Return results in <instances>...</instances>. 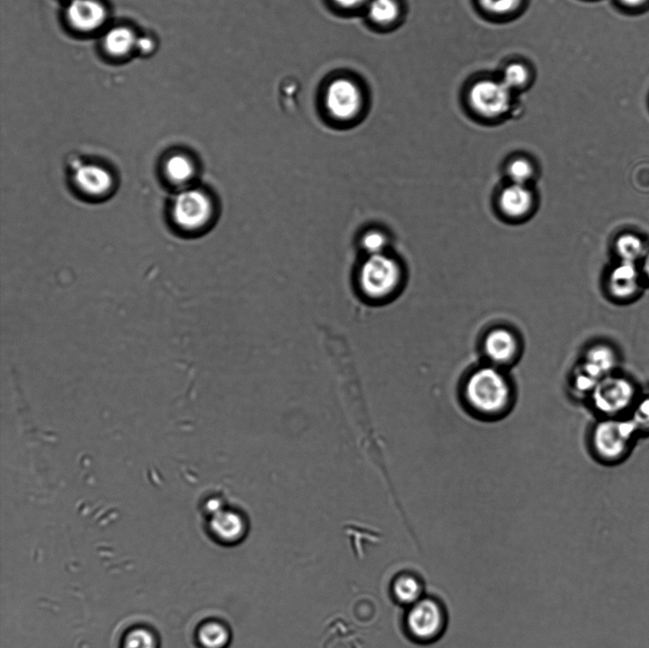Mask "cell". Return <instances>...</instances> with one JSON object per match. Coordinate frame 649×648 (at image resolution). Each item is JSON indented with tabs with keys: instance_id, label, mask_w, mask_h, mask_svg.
<instances>
[{
	"instance_id": "8992f818",
	"label": "cell",
	"mask_w": 649,
	"mask_h": 648,
	"mask_svg": "<svg viewBox=\"0 0 649 648\" xmlns=\"http://www.w3.org/2000/svg\"><path fill=\"white\" fill-rule=\"evenodd\" d=\"M590 397L598 413L607 418H615L633 408L636 390L630 380L612 375L602 379Z\"/></svg>"
},
{
	"instance_id": "ffe728a7",
	"label": "cell",
	"mask_w": 649,
	"mask_h": 648,
	"mask_svg": "<svg viewBox=\"0 0 649 648\" xmlns=\"http://www.w3.org/2000/svg\"><path fill=\"white\" fill-rule=\"evenodd\" d=\"M506 174L512 184L530 186L537 175V170L530 159L517 157L507 164Z\"/></svg>"
},
{
	"instance_id": "6da1fadb",
	"label": "cell",
	"mask_w": 649,
	"mask_h": 648,
	"mask_svg": "<svg viewBox=\"0 0 649 648\" xmlns=\"http://www.w3.org/2000/svg\"><path fill=\"white\" fill-rule=\"evenodd\" d=\"M468 408L485 418H498L510 411L514 391L501 368L488 364L477 368L464 384Z\"/></svg>"
},
{
	"instance_id": "5b68a950",
	"label": "cell",
	"mask_w": 649,
	"mask_h": 648,
	"mask_svg": "<svg viewBox=\"0 0 649 648\" xmlns=\"http://www.w3.org/2000/svg\"><path fill=\"white\" fill-rule=\"evenodd\" d=\"M638 430L631 422L606 418L592 435V446L598 460L615 464L625 460L633 447Z\"/></svg>"
},
{
	"instance_id": "cb8c5ba5",
	"label": "cell",
	"mask_w": 649,
	"mask_h": 648,
	"mask_svg": "<svg viewBox=\"0 0 649 648\" xmlns=\"http://www.w3.org/2000/svg\"><path fill=\"white\" fill-rule=\"evenodd\" d=\"M633 417L631 423L636 430L649 433V396L643 398L633 406Z\"/></svg>"
},
{
	"instance_id": "8fae6325",
	"label": "cell",
	"mask_w": 649,
	"mask_h": 648,
	"mask_svg": "<svg viewBox=\"0 0 649 648\" xmlns=\"http://www.w3.org/2000/svg\"><path fill=\"white\" fill-rule=\"evenodd\" d=\"M483 352L489 364L501 368L513 365L521 352L518 337L512 330L498 327L492 329L483 340Z\"/></svg>"
},
{
	"instance_id": "30bf717a",
	"label": "cell",
	"mask_w": 649,
	"mask_h": 648,
	"mask_svg": "<svg viewBox=\"0 0 649 648\" xmlns=\"http://www.w3.org/2000/svg\"><path fill=\"white\" fill-rule=\"evenodd\" d=\"M470 103L482 117L499 118L510 109L511 90L503 82L480 81L470 90Z\"/></svg>"
},
{
	"instance_id": "f1b7e54d",
	"label": "cell",
	"mask_w": 649,
	"mask_h": 648,
	"mask_svg": "<svg viewBox=\"0 0 649 648\" xmlns=\"http://www.w3.org/2000/svg\"><path fill=\"white\" fill-rule=\"evenodd\" d=\"M135 47L140 50V52L147 55L154 52L156 43L150 37L143 36L137 38Z\"/></svg>"
},
{
	"instance_id": "5bb4252c",
	"label": "cell",
	"mask_w": 649,
	"mask_h": 648,
	"mask_svg": "<svg viewBox=\"0 0 649 648\" xmlns=\"http://www.w3.org/2000/svg\"><path fill=\"white\" fill-rule=\"evenodd\" d=\"M162 173L170 185L183 189L190 187L197 174L195 161L184 152H175L164 159Z\"/></svg>"
},
{
	"instance_id": "4316f807",
	"label": "cell",
	"mask_w": 649,
	"mask_h": 648,
	"mask_svg": "<svg viewBox=\"0 0 649 648\" xmlns=\"http://www.w3.org/2000/svg\"><path fill=\"white\" fill-rule=\"evenodd\" d=\"M125 648H156V641L149 631L137 629L126 637Z\"/></svg>"
},
{
	"instance_id": "44dd1931",
	"label": "cell",
	"mask_w": 649,
	"mask_h": 648,
	"mask_svg": "<svg viewBox=\"0 0 649 648\" xmlns=\"http://www.w3.org/2000/svg\"><path fill=\"white\" fill-rule=\"evenodd\" d=\"M359 244L366 256L379 255L388 252L390 239L380 228H369L361 235Z\"/></svg>"
},
{
	"instance_id": "277c9868",
	"label": "cell",
	"mask_w": 649,
	"mask_h": 648,
	"mask_svg": "<svg viewBox=\"0 0 649 648\" xmlns=\"http://www.w3.org/2000/svg\"><path fill=\"white\" fill-rule=\"evenodd\" d=\"M216 213L214 199L200 187L183 188L171 202L170 218L176 230L185 234L205 232L212 225Z\"/></svg>"
},
{
	"instance_id": "ba28073f",
	"label": "cell",
	"mask_w": 649,
	"mask_h": 648,
	"mask_svg": "<svg viewBox=\"0 0 649 648\" xmlns=\"http://www.w3.org/2000/svg\"><path fill=\"white\" fill-rule=\"evenodd\" d=\"M617 362L614 350L607 346H595L584 353L574 377V389L579 395L591 396L600 381L614 375Z\"/></svg>"
},
{
	"instance_id": "7c38bea8",
	"label": "cell",
	"mask_w": 649,
	"mask_h": 648,
	"mask_svg": "<svg viewBox=\"0 0 649 648\" xmlns=\"http://www.w3.org/2000/svg\"><path fill=\"white\" fill-rule=\"evenodd\" d=\"M498 205L500 212L508 220H523L536 206V197L531 186L508 184L500 192Z\"/></svg>"
},
{
	"instance_id": "7a4b0ae2",
	"label": "cell",
	"mask_w": 649,
	"mask_h": 648,
	"mask_svg": "<svg viewBox=\"0 0 649 648\" xmlns=\"http://www.w3.org/2000/svg\"><path fill=\"white\" fill-rule=\"evenodd\" d=\"M319 100L323 116L338 126L357 123L368 107L365 85L349 72L330 75L322 85Z\"/></svg>"
},
{
	"instance_id": "603a6c76",
	"label": "cell",
	"mask_w": 649,
	"mask_h": 648,
	"mask_svg": "<svg viewBox=\"0 0 649 648\" xmlns=\"http://www.w3.org/2000/svg\"><path fill=\"white\" fill-rule=\"evenodd\" d=\"M617 251L623 262L634 263L645 251L642 240L635 235H622L617 240Z\"/></svg>"
},
{
	"instance_id": "9a60e30c",
	"label": "cell",
	"mask_w": 649,
	"mask_h": 648,
	"mask_svg": "<svg viewBox=\"0 0 649 648\" xmlns=\"http://www.w3.org/2000/svg\"><path fill=\"white\" fill-rule=\"evenodd\" d=\"M401 12L398 0H369L363 11L367 22L380 30L393 27L399 20Z\"/></svg>"
},
{
	"instance_id": "52a82bcc",
	"label": "cell",
	"mask_w": 649,
	"mask_h": 648,
	"mask_svg": "<svg viewBox=\"0 0 649 648\" xmlns=\"http://www.w3.org/2000/svg\"><path fill=\"white\" fill-rule=\"evenodd\" d=\"M406 628L419 643L437 641L447 628V614L437 600L423 598L410 606L406 616Z\"/></svg>"
},
{
	"instance_id": "9c48e42d",
	"label": "cell",
	"mask_w": 649,
	"mask_h": 648,
	"mask_svg": "<svg viewBox=\"0 0 649 648\" xmlns=\"http://www.w3.org/2000/svg\"><path fill=\"white\" fill-rule=\"evenodd\" d=\"M71 181L78 193L85 198H107L114 189L112 172L95 162L74 160L70 168Z\"/></svg>"
},
{
	"instance_id": "f546056e",
	"label": "cell",
	"mask_w": 649,
	"mask_h": 648,
	"mask_svg": "<svg viewBox=\"0 0 649 648\" xmlns=\"http://www.w3.org/2000/svg\"><path fill=\"white\" fill-rule=\"evenodd\" d=\"M621 2L625 5L636 7L644 4L647 0H621Z\"/></svg>"
},
{
	"instance_id": "d6986e66",
	"label": "cell",
	"mask_w": 649,
	"mask_h": 648,
	"mask_svg": "<svg viewBox=\"0 0 649 648\" xmlns=\"http://www.w3.org/2000/svg\"><path fill=\"white\" fill-rule=\"evenodd\" d=\"M137 37L126 27L111 29L105 36L104 46L107 52L113 57L128 55L136 45Z\"/></svg>"
},
{
	"instance_id": "3957f363",
	"label": "cell",
	"mask_w": 649,
	"mask_h": 648,
	"mask_svg": "<svg viewBox=\"0 0 649 648\" xmlns=\"http://www.w3.org/2000/svg\"><path fill=\"white\" fill-rule=\"evenodd\" d=\"M402 279L401 263L388 252L366 256L357 272L360 294L371 302H383L396 295Z\"/></svg>"
},
{
	"instance_id": "4fadbf2b",
	"label": "cell",
	"mask_w": 649,
	"mask_h": 648,
	"mask_svg": "<svg viewBox=\"0 0 649 648\" xmlns=\"http://www.w3.org/2000/svg\"><path fill=\"white\" fill-rule=\"evenodd\" d=\"M67 19L75 30L94 32L105 23L107 11L98 0H73L67 9Z\"/></svg>"
},
{
	"instance_id": "7402d4cb",
	"label": "cell",
	"mask_w": 649,
	"mask_h": 648,
	"mask_svg": "<svg viewBox=\"0 0 649 648\" xmlns=\"http://www.w3.org/2000/svg\"><path fill=\"white\" fill-rule=\"evenodd\" d=\"M199 640L205 648H225L229 642V633L218 622H210L200 629Z\"/></svg>"
},
{
	"instance_id": "484cf974",
	"label": "cell",
	"mask_w": 649,
	"mask_h": 648,
	"mask_svg": "<svg viewBox=\"0 0 649 648\" xmlns=\"http://www.w3.org/2000/svg\"><path fill=\"white\" fill-rule=\"evenodd\" d=\"M327 2L339 14L353 15L363 12L369 0H327Z\"/></svg>"
},
{
	"instance_id": "83f0119b",
	"label": "cell",
	"mask_w": 649,
	"mask_h": 648,
	"mask_svg": "<svg viewBox=\"0 0 649 648\" xmlns=\"http://www.w3.org/2000/svg\"><path fill=\"white\" fill-rule=\"evenodd\" d=\"M481 5L496 15H506L515 11L521 0H479Z\"/></svg>"
},
{
	"instance_id": "d4e9b609",
	"label": "cell",
	"mask_w": 649,
	"mask_h": 648,
	"mask_svg": "<svg viewBox=\"0 0 649 648\" xmlns=\"http://www.w3.org/2000/svg\"><path fill=\"white\" fill-rule=\"evenodd\" d=\"M527 80V69L519 65H513L505 70L502 82L512 90V88L523 86Z\"/></svg>"
},
{
	"instance_id": "4dcf8cb0",
	"label": "cell",
	"mask_w": 649,
	"mask_h": 648,
	"mask_svg": "<svg viewBox=\"0 0 649 648\" xmlns=\"http://www.w3.org/2000/svg\"><path fill=\"white\" fill-rule=\"evenodd\" d=\"M644 271H645L646 276L649 278V254H648V255L645 258V263H644Z\"/></svg>"
},
{
	"instance_id": "e0dca14e",
	"label": "cell",
	"mask_w": 649,
	"mask_h": 648,
	"mask_svg": "<svg viewBox=\"0 0 649 648\" xmlns=\"http://www.w3.org/2000/svg\"><path fill=\"white\" fill-rule=\"evenodd\" d=\"M638 278L634 263L622 261L609 276V289L618 298H629L638 291Z\"/></svg>"
},
{
	"instance_id": "2e32d148",
	"label": "cell",
	"mask_w": 649,
	"mask_h": 648,
	"mask_svg": "<svg viewBox=\"0 0 649 648\" xmlns=\"http://www.w3.org/2000/svg\"><path fill=\"white\" fill-rule=\"evenodd\" d=\"M211 530L216 537L225 543H235L243 538L246 525L243 518L232 512L220 510L214 514Z\"/></svg>"
},
{
	"instance_id": "ac0fdd59",
	"label": "cell",
	"mask_w": 649,
	"mask_h": 648,
	"mask_svg": "<svg viewBox=\"0 0 649 648\" xmlns=\"http://www.w3.org/2000/svg\"><path fill=\"white\" fill-rule=\"evenodd\" d=\"M393 592L399 603L411 606L424 598L423 583L414 576L404 575L394 581Z\"/></svg>"
}]
</instances>
